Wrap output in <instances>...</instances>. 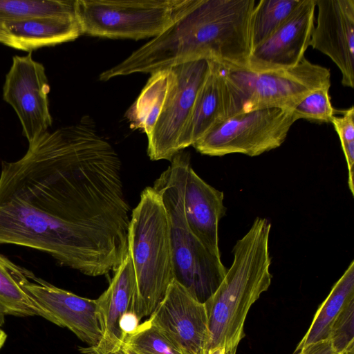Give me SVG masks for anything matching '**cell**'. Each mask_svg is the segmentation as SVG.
I'll return each instance as SVG.
<instances>
[{
  "label": "cell",
  "instance_id": "obj_25",
  "mask_svg": "<svg viewBox=\"0 0 354 354\" xmlns=\"http://www.w3.org/2000/svg\"><path fill=\"white\" fill-rule=\"evenodd\" d=\"M342 116H334L330 123L336 131L340 142L348 169V185L352 195H354V107L342 111Z\"/></svg>",
  "mask_w": 354,
  "mask_h": 354
},
{
  "label": "cell",
  "instance_id": "obj_7",
  "mask_svg": "<svg viewBox=\"0 0 354 354\" xmlns=\"http://www.w3.org/2000/svg\"><path fill=\"white\" fill-rule=\"evenodd\" d=\"M295 122L288 109L266 108L242 113L214 127L193 147L209 156L231 153L257 156L280 147Z\"/></svg>",
  "mask_w": 354,
  "mask_h": 354
},
{
  "label": "cell",
  "instance_id": "obj_16",
  "mask_svg": "<svg viewBox=\"0 0 354 354\" xmlns=\"http://www.w3.org/2000/svg\"><path fill=\"white\" fill-rule=\"evenodd\" d=\"M76 17L42 16L0 24V43L30 53L75 40L82 35Z\"/></svg>",
  "mask_w": 354,
  "mask_h": 354
},
{
  "label": "cell",
  "instance_id": "obj_12",
  "mask_svg": "<svg viewBox=\"0 0 354 354\" xmlns=\"http://www.w3.org/2000/svg\"><path fill=\"white\" fill-rule=\"evenodd\" d=\"M315 7V0H301L279 28L252 50L247 69L265 72L297 65L310 44Z\"/></svg>",
  "mask_w": 354,
  "mask_h": 354
},
{
  "label": "cell",
  "instance_id": "obj_31",
  "mask_svg": "<svg viewBox=\"0 0 354 354\" xmlns=\"http://www.w3.org/2000/svg\"><path fill=\"white\" fill-rule=\"evenodd\" d=\"M120 348L122 349L124 354H138L131 348L125 347L124 346H121Z\"/></svg>",
  "mask_w": 354,
  "mask_h": 354
},
{
  "label": "cell",
  "instance_id": "obj_1",
  "mask_svg": "<svg viewBox=\"0 0 354 354\" xmlns=\"http://www.w3.org/2000/svg\"><path fill=\"white\" fill-rule=\"evenodd\" d=\"M129 214L120 157L88 115L28 142L17 160L2 162L0 245L106 275L128 252Z\"/></svg>",
  "mask_w": 354,
  "mask_h": 354
},
{
  "label": "cell",
  "instance_id": "obj_14",
  "mask_svg": "<svg viewBox=\"0 0 354 354\" xmlns=\"http://www.w3.org/2000/svg\"><path fill=\"white\" fill-rule=\"evenodd\" d=\"M208 73L179 141L180 151L193 146L225 120L240 113L241 106L226 76L223 65L209 61Z\"/></svg>",
  "mask_w": 354,
  "mask_h": 354
},
{
  "label": "cell",
  "instance_id": "obj_32",
  "mask_svg": "<svg viewBox=\"0 0 354 354\" xmlns=\"http://www.w3.org/2000/svg\"><path fill=\"white\" fill-rule=\"evenodd\" d=\"M6 315L3 310L0 308V327H1L5 323Z\"/></svg>",
  "mask_w": 354,
  "mask_h": 354
},
{
  "label": "cell",
  "instance_id": "obj_9",
  "mask_svg": "<svg viewBox=\"0 0 354 354\" xmlns=\"http://www.w3.org/2000/svg\"><path fill=\"white\" fill-rule=\"evenodd\" d=\"M10 270L20 286L55 319L88 346L102 339L97 300L82 297L56 287L11 261Z\"/></svg>",
  "mask_w": 354,
  "mask_h": 354
},
{
  "label": "cell",
  "instance_id": "obj_24",
  "mask_svg": "<svg viewBox=\"0 0 354 354\" xmlns=\"http://www.w3.org/2000/svg\"><path fill=\"white\" fill-rule=\"evenodd\" d=\"M330 86L316 89L306 95L292 110L297 121L304 119L314 122H330L336 113H342L335 109L330 102Z\"/></svg>",
  "mask_w": 354,
  "mask_h": 354
},
{
  "label": "cell",
  "instance_id": "obj_11",
  "mask_svg": "<svg viewBox=\"0 0 354 354\" xmlns=\"http://www.w3.org/2000/svg\"><path fill=\"white\" fill-rule=\"evenodd\" d=\"M149 319L185 353H205L209 328L205 304L174 279Z\"/></svg>",
  "mask_w": 354,
  "mask_h": 354
},
{
  "label": "cell",
  "instance_id": "obj_5",
  "mask_svg": "<svg viewBox=\"0 0 354 354\" xmlns=\"http://www.w3.org/2000/svg\"><path fill=\"white\" fill-rule=\"evenodd\" d=\"M191 0H75L82 33L110 39L156 37Z\"/></svg>",
  "mask_w": 354,
  "mask_h": 354
},
{
  "label": "cell",
  "instance_id": "obj_8",
  "mask_svg": "<svg viewBox=\"0 0 354 354\" xmlns=\"http://www.w3.org/2000/svg\"><path fill=\"white\" fill-rule=\"evenodd\" d=\"M172 68L174 82L156 123L147 136V154L151 160L171 161L180 151V138L208 73L209 63L207 60H198Z\"/></svg>",
  "mask_w": 354,
  "mask_h": 354
},
{
  "label": "cell",
  "instance_id": "obj_30",
  "mask_svg": "<svg viewBox=\"0 0 354 354\" xmlns=\"http://www.w3.org/2000/svg\"><path fill=\"white\" fill-rule=\"evenodd\" d=\"M7 339V335L3 330L0 327V350L5 344Z\"/></svg>",
  "mask_w": 354,
  "mask_h": 354
},
{
  "label": "cell",
  "instance_id": "obj_26",
  "mask_svg": "<svg viewBox=\"0 0 354 354\" xmlns=\"http://www.w3.org/2000/svg\"><path fill=\"white\" fill-rule=\"evenodd\" d=\"M328 339L337 354H354V301L335 320Z\"/></svg>",
  "mask_w": 354,
  "mask_h": 354
},
{
  "label": "cell",
  "instance_id": "obj_29",
  "mask_svg": "<svg viewBox=\"0 0 354 354\" xmlns=\"http://www.w3.org/2000/svg\"><path fill=\"white\" fill-rule=\"evenodd\" d=\"M228 351L225 346H217L209 349L205 354H227Z\"/></svg>",
  "mask_w": 354,
  "mask_h": 354
},
{
  "label": "cell",
  "instance_id": "obj_17",
  "mask_svg": "<svg viewBox=\"0 0 354 354\" xmlns=\"http://www.w3.org/2000/svg\"><path fill=\"white\" fill-rule=\"evenodd\" d=\"M134 281L132 261L127 252L114 271L108 288L97 299L102 339L96 347L106 354H113L122 345L118 322L129 310Z\"/></svg>",
  "mask_w": 354,
  "mask_h": 354
},
{
  "label": "cell",
  "instance_id": "obj_33",
  "mask_svg": "<svg viewBox=\"0 0 354 354\" xmlns=\"http://www.w3.org/2000/svg\"><path fill=\"white\" fill-rule=\"evenodd\" d=\"M292 354H297V352L295 350Z\"/></svg>",
  "mask_w": 354,
  "mask_h": 354
},
{
  "label": "cell",
  "instance_id": "obj_27",
  "mask_svg": "<svg viewBox=\"0 0 354 354\" xmlns=\"http://www.w3.org/2000/svg\"><path fill=\"white\" fill-rule=\"evenodd\" d=\"M140 319L131 311H127L120 319L118 326L122 335V343L124 339L136 331L140 324Z\"/></svg>",
  "mask_w": 354,
  "mask_h": 354
},
{
  "label": "cell",
  "instance_id": "obj_6",
  "mask_svg": "<svg viewBox=\"0 0 354 354\" xmlns=\"http://www.w3.org/2000/svg\"><path fill=\"white\" fill-rule=\"evenodd\" d=\"M223 66L240 113L266 108L292 110L312 91L330 86V70L305 57L295 66L265 72Z\"/></svg>",
  "mask_w": 354,
  "mask_h": 354
},
{
  "label": "cell",
  "instance_id": "obj_22",
  "mask_svg": "<svg viewBox=\"0 0 354 354\" xmlns=\"http://www.w3.org/2000/svg\"><path fill=\"white\" fill-rule=\"evenodd\" d=\"M75 0H0V24L42 16L75 17Z\"/></svg>",
  "mask_w": 354,
  "mask_h": 354
},
{
  "label": "cell",
  "instance_id": "obj_20",
  "mask_svg": "<svg viewBox=\"0 0 354 354\" xmlns=\"http://www.w3.org/2000/svg\"><path fill=\"white\" fill-rule=\"evenodd\" d=\"M10 263L11 261L0 254V308L6 315L39 316L55 324L53 317L16 281L10 270Z\"/></svg>",
  "mask_w": 354,
  "mask_h": 354
},
{
  "label": "cell",
  "instance_id": "obj_28",
  "mask_svg": "<svg viewBox=\"0 0 354 354\" xmlns=\"http://www.w3.org/2000/svg\"><path fill=\"white\" fill-rule=\"evenodd\" d=\"M297 354H337L330 339L311 344L304 348L297 349Z\"/></svg>",
  "mask_w": 354,
  "mask_h": 354
},
{
  "label": "cell",
  "instance_id": "obj_15",
  "mask_svg": "<svg viewBox=\"0 0 354 354\" xmlns=\"http://www.w3.org/2000/svg\"><path fill=\"white\" fill-rule=\"evenodd\" d=\"M222 191L203 180L190 165L183 196L184 214L189 229L212 254L221 257L218 223L226 214Z\"/></svg>",
  "mask_w": 354,
  "mask_h": 354
},
{
  "label": "cell",
  "instance_id": "obj_2",
  "mask_svg": "<svg viewBox=\"0 0 354 354\" xmlns=\"http://www.w3.org/2000/svg\"><path fill=\"white\" fill-rule=\"evenodd\" d=\"M270 230L268 218L257 217L236 242L231 266L218 288L204 303L209 328L206 352L220 345L227 351L237 350L244 337L249 310L271 284Z\"/></svg>",
  "mask_w": 354,
  "mask_h": 354
},
{
  "label": "cell",
  "instance_id": "obj_4",
  "mask_svg": "<svg viewBox=\"0 0 354 354\" xmlns=\"http://www.w3.org/2000/svg\"><path fill=\"white\" fill-rule=\"evenodd\" d=\"M154 181L166 210L174 279L198 301L205 303L216 290L227 272L221 257L210 253L189 229L183 196L190 156L183 151Z\"/></svg>",
  "mask_w": 354,
  "mask_h": 354
},
{
  "label": "cell",
  "instance_id": "obj_21",
  "mask_svg": "<svg viewBox=\"0 0 354 354\" xmlns=\"http://www.w3.org/2000/svg\"><path fill=\"white\" fill-rule=\"evenodd\" d=\"M301 0H260L252 10L250 37L252 50L266 40Z\"/></svg>",
  "mask_w": 354,
  "mask_h": 354
},
{
  "label": "cell",
  "instance_id": "obj_19",
  "mask_svg": "<svg viewBox=\"0 0 354 354\" xmlns=\"http://www.w3.org/2000/svg\"><path fill=\"white\" fill-rule=\"evenodd\" d=\"M175 80L173 68L151 73L140 94L126 113L136 129L148 136L162 111Z\"/></svg>",
  "mask_w": 354,
  "mask_h": 354
},
{
  "label": "cell",
  "instance_id": "obj_23",
  "mask_svg": "<svg viewBox=\"0 0 354 354\" xmlns=\"http://www.w3.org/2000/svg\"><path fill=\"white\" fill-rule=\"evenodd\" d=\"M138 354H186L169 341L148 319L127 336L122 345Z\"/></svg>",
  "mask_w": 354,
  "mask_h": 354
},
{
  "label": "cell",
  "instance_id": "obj_18",
  "mask_svg": "<svg viewBox=\"0 0 354 354\" xmlns=\"http://www.w3.org/2000/svg\"><path fill=\"white\" fill-rule=\"evenodd\" d=\"M352 301H354L353 261L319 306L308 330L296 348L301 349L311 344L328 339L334 322Z\"/></svg>",
  "mask_w": 354,
  "mask_h": 354
},
{
  "label": "cell",
  "instance_id": "obj_13",
  "mask_svg": "<svg viewBox=\"0 0 354 354\" xmlns=\"http://www.w3.org/2000/svg\"><path fill=\"white\" fill-rule=\"evenodd\" d=\"M317 24L309 46L339 68L342 84L354 87V1L315 0Z\"/></svg>",
  "mask_w": 354,
  "mask_h": 354
},
{
  "label": "cell",
  "instance_id": "obj_3",
  "mask_svg": "<svg viewBox=\"0 0 354 354\" xmlns=\"http://www.w3.org/2000/svg\"><path fill=\"white\" fill-rule=\"evenodd\" d=\"M127 247L135 277L129 311L141 320L154 311L174 279L167 216L152 187L143 189L131 212Z\"/></svg>",
  "mask_w": 354,
  "mask_h": 354
},
{
  "label": "cell",
  "instance_id": "obj_10",
  "mask_svg": "<svg viewBox=\"0 0 354 354\" xmlns=\"http://www.w3.org/2000/svg\"><path fill=\"white\" fill-rule=\"evenodd\" d=\"M49 92L45 68L32 58L31 52L12 57L3 86V97L17 113L28 142L48 131L52 125Z\"/></svg>",
  "mask_w": 354,
  "mask_h": 354
}]
</instances>
